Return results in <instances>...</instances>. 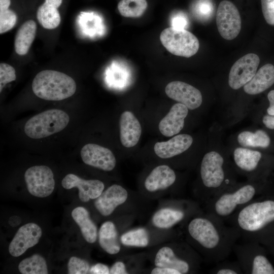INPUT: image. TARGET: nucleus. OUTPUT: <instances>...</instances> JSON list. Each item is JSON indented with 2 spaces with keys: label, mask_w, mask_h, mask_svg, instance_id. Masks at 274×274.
<instances>
[{
  "label": "nucleus",
  "mask_w": 274,
  "mask_h": 274,
  "mask_svg": "<svg viewBox=\"0 0 274 274\" xmlns=\"http://www.w3.org/2000/svg\"><path fill=\"white\" fill-rule=\"evenodd\" d=\"M223 221L208 213L193 218L188 224L190 237L206 260L210 262L216 263L226 258L240 237L238 230L232 225H226Z\"/></svg>",
  "instance_id": "1"
},
{
  "label": "nucleus",
  "mask_w": 274,
  "mask_h": 274,
  "mask_svg": "<svg viewBox=\"0 0 274 274\" xmlns=\"http://www.w3.org/2000/svg\"><path fill=\"white\" fill-rule=\"evenodd\" d=\"M228 220L244 241L256 243L265 229L274 223V200H253Z\"/></svg>",
  "instance_id": "2"
},
{
  "label": "nucleus",
  "mask_w": 274,
  "mask_h": 274,
  "mask_svg": "<svg viewBox=\"0 0 274 274\" xmlns=\"http://www.w3.org/2000/svg\"><path fill=\"white\" fill-rule=\"evenodd\" d=\"M32 89L41 99L57 101L72 96L76 90V84L72 78L63 73L44 70L34 78Z\"/></svg>",
  "instance_id": "3"
},
{
  "label": "nucleus",
  "mask_w": 274,
  "mask_h": 274,
  "mask_svg": "<svg viewBox=\"0 0 274 274\" xmlns=\"http://www.w3.org/2000/svg\"><path fill=\"white\" fill-rule=\"evenodd\" d=\"M255 186L246 184L232 190H224L208 201V213L223 220H228L237 211L254 200Z\"/></svg>",
  "instance_id": "4"
},
{
  "label": "nucleus",
  "mask_w": 274,
  "mask_h": 274,
  "mask_svg": "<svg viewBox=\"0 0 274 274\" xmlns=\"http://www.w3.org/2000/svg\"><path fill=\"white\" fill-rule=\"evenodd\" d=\"M70 117L59 109H50L30 118L24 126L25 133L31 139L48 137L60 132L67 125Z\"/></svg>",
  "instance_id": "5"
},
{
  "label": "nucleus",
  "mask_w": 274,
  "mask_h": 274,
  "mask_svg": "<svg viewBox=\"0 0 274 274\" xmlns=\"http://www.w3.org/2000/svg\"><path fill=\"white\" fill-rule=\"evenodd\" d=\"M160 39L163 46L177 56L188 58L195 55L199 49L198 40L186 29L167 28L161 33Z\"/></svg>",
  "instance_id": "6"
},
{
  "label": "nucleus",
  "mask_w": 274,
  "mask_h": 274,
  "mask_svg": "<svg viewBox=\"0 0 274 274\" xmlns=\"http://www.w3.org/2000/svg\"><path fill=\"white\" fill-rule=\"evenodd\" d=\"M224 159L218 152L211 151L203 156L200 165V176L203 186L209 191L210 199L221 192L225 180Z\"/></svg>",
  "instance_id": "7"
},
{
  "label": "nucleus",
  "mask_w": 274,
  "mask_h": 274,
  "mask_svg": "<svg viewBox=\"0 0 274 274\" xmlns=\"http://www.w3.org/2000/svg\"><path fill=\"white\" fill-rule=\"evenodd\" d=\"M234 245L233 250L243 273L274 274V267L267 257L254 251V242H246Z\"/></svg>",
  "instance_id": "8"
},
{
  "label": "nucleus",
  "mask_w": 274,
  "mask_h": 274,
  "mask_svg": "<svg viewBox=\"0 0 274 274\" xmlns=\"http://www.w3.org/2000/svg\"><path fill=\"white\" fill-rule=\"evenodd\" d=\"M24 179L28 192L36 197H46L54 191V175L52 170L46 165L29 167L25 173Z\"/></svg>",
  "instance_id": "9"
},
{
  "label": "nucleus",
  "mask_w": 274,
  "mask_h": 274,
  "mask_svg": "<svg viewBox=\"0 0 274 274\" xmlns=\"http://www.w3.org/2000/svg\"><path fill=\"white\" fill-rule=\"evenodd\" d=\"M216 21L218 31L223 38L231 40L238 35L242 20L237 8L232 2L227 0L220 2Z\"/></svg>",
  "instance_id": "10"
},
{
  "label": "nucleus",
  "mask_w": 274,
  "mask_h": 274,
  "mask_svg": "<svg viewBox=\"0 0 274 274\" xmlns=\"http://www.w3.org/2000/svg\"><path fill=\"white\" fill-rule=\"evenodd\" d=\"M259 56L254 53L245 55L231 66L228 77V84L233 89H238L254 77L259 64Z\"/></svg>",
  "instance_id": "11"
},
{
  "label": "nucleus",
  "mask_w": 274,
  "mask_h": 274,
  "mask_svg": "<svg viewBox=\"0 0 274 274\" xmlns=\"http://www.w3.org/2000/svg\"><path fill=\"white\" fill-rule=\"evenodd\" d=\"M80 154L84 163L104 171L112 170L116 166V160L113 152L97 144L84 145Z\"/></svg>",
  "instance_id": "12"
},
{
  "label": "nucleus",
  "mask_w": 274,
  "mask_h": 274,
  "mask_svg": "<svg viewBox=\"0 0 274 274\" xmlns=\"http://www.w3.org/2000/svg\"><path fill=\"white\" fill-rule=\"evenodd\" d=\"M41 227L36 223H28L20 227L9 246V252L14 257L22 255L37 245L42 236Z\"/></svg>",
  "instance_id": "13"
},
{
  "label": "nucleus",
  "mask_w": 274,
  "mask_h": 274,
  "mask_svg": "<svg viewBox=\"0 0 274 274\" xmlns=\"http://www.w3.org/2000/svg\"><path fill=\"white\" fill-rule=\"evenodd\" d=\"M169 98L186 106L188 109L198 108L202 101L200 91L186 83L175 81L169 83L165 88Z\"/></svg>",
  "instance_id": "14"
},
{
  "label": "nucleus",
  "mask_w": 274,
  "mask_h": 274,
  "mask_svg": "<svg viewBox=\"0 0 274 274\" xmlns=\"http://www.w3.org/2000/svg\"><path fill=\"white\" fill-rule=\"evenodd\" d=\"M62 187L66 189L77 188L79 197L82 202L97 198L103 192L105 185L98 180H84L76 175H66L61 181Z\"/></svg>",
  "instance_id": "15"
},
{
  "label": "nucleus",
  "mask_w": 274,
  "mask_h": 274,
  "mask_svg": "<svg viewBox=\"0 0 274 274\" xmlns=\"http://www.w3.org/2000/svg\"><path fill=\"white\" fill-rule=\"evenodd\" d=\"M128 192L122 186L114 184L110 186L97 198L94 206L102 216L110 215L120 205L127 199Z\"/></svg>",
  "instance_id": "16"
},
{
  "label": "nucleus",
  "mask_w": 274,
  "mask_h": 274,
  "mask_svg": "<svg viewBox=\"0 0 274 274\" xmlns=\"http://www.w3.org/2000/svg\"><path fill=\"white\" fill-rule=\"evenodd\" d=\"M188 113V109L184 105H174L168 113L160 121L158 128L164 136H172L179 133L184 125V119Z\"/></svg>",
  "instance_id": "17"
},
{
  "label": "nucleus",
  "mask_w": 274,
  "mask_h": 274,
  "mask_svg": "<svg viewBox=\"0 0 274 274\" xmlns=\"http://www.w3.org/2000/svg\"><path fill=\"white\" fill-rule=\"evenodd\" d=\"M119 127L122 145L126 148L135 146L139 141L142 127L139 121L132 112L126 111L121 114Z\"/></svg>",
  "instance_id": "18"
},
{
  "label": "nucleus",
  "mask_w": 274,
  "mask_h": 274,
  "mask_svg": "<svg viewBox=\"0 0 274 274\" xmlns=\"http://www.w3.org/2000/svg\"><path fill=\"white\" fill-rule=\"evenodd\" d=\"M192 143L193 138L191 135L180 134L167 141L157 142L154 146V151L156 155L161 158H169L186 151Z\"/></svg>",
  "instance_id": "19"
},
{
  "label": "nucleus",
  "mask_w": 274,
  "mask_h": 274,
  "mask_svg": "<svg viewBox=\"0 0 274 274\" xmlns=\"http://www.w3.org/2000/svg\"><path fill=\"white\" fill-rule=\"evenodd\" d=\"M175 172L166 165L155 167L146 178L144 186L150 192L163 190L171 186L175 182Z\"/></svg>",
  "instance_id": "20"
},
{
  "label": "nucleus",
  "mask_w": 274,
  "mask_h": 274,
  "mask_svg": "<svg viewBox=\"0 0 274 274\" xmlns=\"http://www.w3.org/2000/svg\"><path fill=\"white\" fill-rule=\"evenodd\" d=\"M274 84V65L267 63L260 68L252 79L244 86L246 93L251 95L260 93Z\"/></svg>",
  "instance_id": "21"
},
{
  "label": "nucleus",
  "mask_w": 274,
  "mask_h": 274,
  "mask_svg": "<svg viewBox=\"0 0 274 274\" xmlns=\"http://www.w3.org/2000/svg\"><path fill=\"white\" fill-rule=\"evenodd\" d=\"M154 263L156 267L174 269L181 274L187 273L191 269L190 263L186 259L179 257L173 249L167 246L163 247L158 251Z\"/></svg>",
  "instance_id": "22"
},
{
  "label": "nucleus",
  "mask_w": 274,
  "mask_h": 274,
  "mask_svg": "<svg viewBox=\"0 0 274 274\" xmlns=\"http://www.w3.org/2000/svg\"><path fill=\"white\" fill-rule=\"evenodd\" d=\"M74 220L79 226L82 234L89 243H94L97 237V229L95 223L90 218L87 209L82 207H78L72 212Z\"/></svg>",
  "instance_id": "23"
},
{
  "label": "nucleus",
  "mask_w": 274,
  "mask_h": 274,
  "mask_svg": "<svg viewBox=\"0 0 274 274\" xmlns=\"http://www.w3.org/2000/svg\"><path fill=\"white\" fill-rule=\"evenodd\" d=\"M98 242L101 248L109 254L115 255L119 252L121 248L118 232L112 222L106 221L101 225Z\"/></svg>",
  "instance_id": "24"
},
{
  "label": "nucleus",
  "mask_w": 274,
  "mask_h": 274,
  "mask_svg": "<svg viewBox=\"0 0 274 274\" xmlns=\"http://www.w3.org/2000/svg\"><path fill=\"white\" fill-rule=\"evenodd\" d=\"M37 30L36 22L29 20L19 28L15 38L14 47L16 52L20 55L26 54L34 39Z\"/></svg>",
  "instance_id": "25"
},
{
  "label": "nucleus",
  "mask_w": 274,
  "mask_h": 274,
  "mask_svg": "<svg viewBox=\"0 0 274 274\" xmlns=\"http://www.w3.org/2000/svg\"><path fill=\"white\" fill-rule=\"evenodd\" d=\"M185 216V212L181 210L166 208L157 211L154 214L152 220L155 227L168 229L181 222Z\"/></svg>",
  "instance_id": "26"
},
{
  "label": "nucleus",
  "mask_w": 274,
  "mask_h": 274,
  "mask_svg": "<svg viewBox=\"0 0 274 274\" xmlns=\"http://www.w3.org/2000/svg\"><path fill=\"white\" fill-rule=\"evenodd\" d=\"M261 158L260 152L243 148H237L234 151V160L242 170L251 172L257 167Z\"/></svg>",
  "instance_id": "27"
},
{
  "label": "nucleus",
  "mask_w": 274,
  "mask_h": 274,
  "mask_svg": "<svg viewBox=\"0 0 274 274\" xmlns=\"http://www.w3.org/2000/svg\"><path fill=\"white\" fill-rule=\"evenodd\" d=\"M37 16L40 24L46 29H54L60 22V16L57 8L46 2L38 8Z\"/></svg>",
  "instance_id": "28"
},
{
  "label": "nucleus",
  "mask_w": 274,
  "mask_h": 274,
  "mask_svg": "<svg viewBox=\"0 0 274 274\" xmlns=\"http://www.w3.org/2000/svg\"><path fill=\"white\" fill-rule=\"evenodd\" d=\"M18 269L22 274H47L46 260L39 254H34L22 260L18 265Z\"/></svg>",
  "instance_id": "29"
},
{
  "label": "nucleus",
  "mask_w": 274,
  "mask_h": 274,
  "mask_svg": "<svg viewBox=\"0 0 274 274\" xmlns=\"http://www.w3.org/2000/svg\"><path fill=\"white\" fill-rule=\"evenodd\" d=\"M239 144L243 147L267 148L270 140L267 134L262 130L255 132L245 131L239 133L237 137Z\"/></svg>",
  "instance_id": "30"
},
{
  "label": "nucleus",
  "mask_w": 274,
  "mask_h": 274,
  "mask_svg": "<svg viewBox=\"0 0 274 274\" xmlns=\"http://www.w3.org/2000/svg\"><path fill=\"white\" fill-rule=\"evenodd\" d=\"M121 243L126 246L146 247L149 243L147 231L144 228H139L123 233L120 238Z\"/></svg>",
  "instance_id": "31"
},
{
  "label": "nucleus",
  "mask_w": 274,
  "mask_h": 274,
  "mask_svg": "<svg viewBox=\"0 0 274 274\" xmlns=\"http://www.w3.org/2000/svg\"><path fill=\"white\" fill-rule=\"evenodd\" d=\"M146 0H121L118 4L120 14L125 17L142 16L147 7Z\"/></svg>",
  "instance_id": "32"
},
{
  "label": "nucleus",
  "mask_w": 274,
  "mask_h": 274,
  "mask_svg": "<svg viewBox=\"0 0 274 274\" xmlns=\"http://www.w3.org/2000/svg\"><path fill=\"white\" fill-rule=\"evenodd\" d=\"M213 6L209 0H199L193 7L194 16L202 22L209 20L213 14Z\"/></svg>",
  "instance_id": "33"
},
{
  "label": "nucleus",
  "mask_w": 274,
  "mask_h": 274,
  "mask_svg": "<svg viewBox=\"0 0 274 274\" xmlns=\"http://www.w3.org/2000/svg\"><path fill=\"white\" fill-rule=\"evenodd\" d=\"M89 264L85 260L75 256L71 257L67 264L69 274H85L89 269Z\"/></svg>",
  "instance_id": "34"
},
{
  "label": "nucleus",
  "mask_w": 274,
  "mask_h": 274,
  "mask_svg": "<svg viewBox=\"0 0 274 274\" xmlns=\"http://www.w3.org/2000/svg\"><path fill=\"white\" fill-rule=\"evenodd\" d=\"M17 20L16 14L9 9L0 12V33H3L12 29Z\"/></svg>",
  "instance_id": "35"
},
{
  "label": "nucleus",
  "mask_w": 274,
  "mask_h": 274,
  "mask_svg": "<svg viewBox=\"0 0 274 274\" xmlns=\"http://www.w3.org/2000/svg\"><path fill=\"white\" fill-rule=\"evenodd\" d=\"M15 70L11 65L5 63L0 64V92L8 83L16 79Z\"/></svg>",
  "instance_id": "36"
},
{
  "label": "nucleus",
  "mask_w": 274,
  "mask_h": 274,
  "mask_svg": "<svg viewBox=\"0 0 274 274\" xmlns=\"http://www.w3.org/2000/svg\"><path fill=\"white\" fill-rule=\"evenodd\" d=\"M262 11L266 22L274 26V0H261Z\"/></svg>",
  "instance_id": "37"
},
{
  "label": "nucleus",
  "mask_w": 274,
  "mask_h": 274,
  "mask_svg": "<svg viewBox=\"0 0 274 274\" xmlns=\"http://www.w3.org/2000/svg\"><path fill=\"white\" fill-rule=\"evenodd\" d=\"M171 27L178 29H186L189 22L186 15L182 12H177L172 15L170 19Z\"/></svg>",
  "instance_id": "38"
},
{
  "label": "nucleus",
  "mask_w": 274,
  "mask_h": 274,
  "mask_svg": "<svg viewBox=\"0 0 274 274\" xmlns=\"http://www.w3.org/2000/svg\"><path fill=\"white\" fill-rule=\"evenodd\" d=\"M214 273L217 274H238L243 272L237 262L236 264L220 265L215 268Z\"/></svg>",
  "instance_id": "39"
},
{
  "label": "nucleus",
  "mask_w": 274,
  "mask_h": 274,
  "mask_svg": "<svg viewBox=\"0 0 274 274\" xmlns=\"http://www.w3.org/2000/svg\"><path fill=\"white\" fill-rule=\"evenodd\" d=\"M110 273L111 274H127L125 264L121 261L115 262L110 269Z\"/></svg>",
  "instance_id": "40"
},
{
  "label": "nucleus",
  "mask_w": 274,
  "mask_h": 274,
  "mask_svg": "<svg viewBox=\"0 0 274 274\" xmlns=\"http://www.w3.org/2000/svg\"><path fill=\"white\" fill-rule=\"evenodd\" d=\"M90 273L93 274H108L110 269L108 266L102 263H97L93 265L90 269Z\"/></svg>",
  "instance_id": "41"
},
{
  "label": "nucleus",
  "mask_w": 274,
  "mask_h": 274,
  "mask_svg": "<svg viewBox=\"0 0 274 274\" xmlns=\"http://www.w3.org/2000/svg\"><path fill=\"white\" fill-rule=\"evenodd\" d=\"M151 273L152 274H181L178 270L167 268V267H156L153 268Z\"/></svg>",
  "instance_id": "42"
},
{
  "label": "nucleus",
  "mask_w": 274,
  "mask_h": 274,
  "mask_svg": "<svg viewBox=\"0 0 274 274\" xmlns=\"http://www.w3.org/2000/svg\"><path fill=\"white\" fill-rule=\"evenodd\" d=\"M267 98L269 101V106L267 109L268 115L274 116V90L269 92Z\"/></svg>",
  "instance_id": "43"
},
{
  "label": "nucleus",
  "mask_w": 274,
  "mask_h": 274,
  "mask_svg": "<svg viewBox=\"0 0 274 274\" xmlns=\"http://www.w3.org/2000/svg\"><path fill=\"white\" fill-rule=\"evenodd\" d=\"M263 122L266 127L274 129V116L266 115L263 118Z\"/></svg>",
  "instance_id": "44"
},
{
  "label": "nucleus",
  "mask_w": 274,
  "mask_h": 274,
  "mask_svg": "<svg viewBox=\"0 0 274 274\" xmlns=\"http://www.w3.org/2000/svg\"><path fill=\"white\" fill-rule=\"evenodd\" d=\"M21 222V218L16 215L11 216L9 220V223L13 227L18 226L20 224Z\"/></svg>",
  "instance_id": "45"
},
{
  "label": "nucleus",
  "mask_w": 274,
  "mask_h": 274,
  "mask_svg": "<svg viewBox=\"0 0 274 274\" xmlns=\"http://www.w3.org/2000/svg\"><path fill=\"white\" fill-rule=\"evenodd\" d=\"M10 4V0H0V12L8 9Z\"/></svg>",
  "instance_id": "46"
},
{
  "label": "nucleus",
  "mask_w": 274,
  "mask_h": 274,
  "mask_svg": "<svg viewBox=\"0 0 274 274\" xmlns=\"http://www.w3.org/2000/svg\"><path fill=\"white\" fill-rule=\"evenodd\" d=\"M62 0H45V2L56 8L59 7L62 3Z\"/></svg>",
  "instance_id": "47"
}]
</instances>
